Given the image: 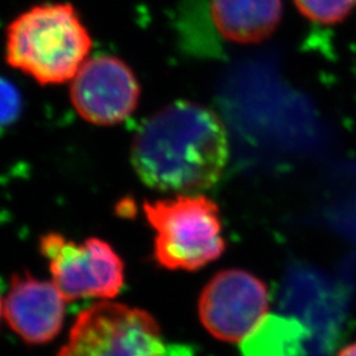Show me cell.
Listing matches in <instances>:
<instances>
[{
    "mask_svg": "<svg viewBox=\"0 0 356 356\" xmlns=\"http://www.w3.org/2000/svg\"><path fill=\"white\" fill-rule=\"evenodd\" d=\"M1 316H3V301L0 298V319H1Z\"/></svg>",
    "mask_w": 356,
    "mask_h": 356,
    "instance_id": "14",
    "label": "cell"
},
{
    "mask_svg": "<svg viewBox=\"0 0 356 356\" xmlns=\"http://www.w3.org/2000/svg\"><path fill=\"white\" fill-rule=\"evenodd\" d=\"M92 38L70 3H42L16 16L6 31V61L40 85H63L88 61Z\"/></svg>",
    "mask_w": 356,
    "mask_h": 356,
    "instance_id": "2",
    "label": "cell"
},
{
    "mask_svg": "<svg viewBox=\"0 0 356 356\" xmlns=\"http://www.w3.org/2000/svg\"><path fill=\"white\" fill-rule=\"evenodd\" d=\"M23 111V98L11 81L0 76V135L13 127Z\"/></svg>",
    "mask_w": 356,
    "mask_h": 356,
    "instance_id": "12",
    "label": "cell"
},
{
    "mask_svg": "<svg viewBox=\"0 0 356 356\" xmlns=\"http://www.w3.org/2000/svg\"><path fill=\"white\" fill-rule=\"evenodd\" d=\"M38 248L49 263L51 281L67 302L114 300L124 286V261L99 238L76 243L63 234L48 232L40 238Z\"/></svg>",
    "mask_w": 356,
    "mask_h": 356,
    "instance_id": "5",
    "label": "cell"
},
{
    "mask_svg": "<svg viewBox=\"0 0 356 356\" xmlns=\"http://www.w3.org/2000/svg\"><path fill=\"white\" fill-rule=\"evenodd\" d=\"M140 95L134 70L111 54L89 57L70 81V102L76 114L94 126L126 122L136 111Z\"/></svg>",
    "mask_w": 356,
    "mask_h": 356,
    "instance_id": "7",
    "label": "cell"
},
{
    "mask_svg": "<svg viewBox=\"0 0 356 356\" xmlns=\"http://www.w3.org/2000/svg\"><path fill=\"white\" fill-rule=\"evenodd\" d=\"M216 31L229 42L251 45L270 38L280 26L282 0H210Z\"/></svg>",
    "mask_w": 356,
    "mask_h": 356,
    "instance_id": "9",
    "label": "cell"
},
{
    "mask_svg": "<svg viewBox=\"0 0 356 356\" xmlns=\"http://www.w3.org/2000/svg\"><path fill=\"white\" fill-rule=\"evenodd\" d=\"M159 322L140 307L99 301L78 314L57 356H164Z\"/></svg>",
    "mask_w": 356,
    "mask_h": 356,
    "instance_id": "4",
    "label": "cell"
},
{
    "mask_svg": "<svg viewBox=\"0 0 356 356\" xmlns=\"http://www.w3.org/2000/svg\"><path fill=\"white\" fill-rule=\"evenodd\" d=\"M337 356H356V343L348 344Z\"/></svg>",
    "mask_w": 356,
    "mask_h": 356,
    "instance_id": "13",
    "label": "cell"
},
{
    "mask_svg": "<svg viewBox=\"0 0 356 356\" xmlns=\"http://www.w3.org/2000/svg\"><path fill=\"white\" fill-rule=\"evenodd\" d=\"M143 210L154 231L153 259L160 267L195 272L225 254L220 210L204 194L145 201Z\"/></svg>",
    "mask_w": 356,
    "mask_h": 356,
    "instance_id": "3",
    "label": "cell"
},
{
    "mask_svg": "<svg viewBox=\"0 0 356 356\" xmlns=\"http://www.w3.org/2000/svg\"><path fill=\"white\" fill-rule=\"evenodd\" d=\"M66 298L53 281L24 272L11 279L3 316L11 330L31 346L51 343L63 330Z\"/></svg>",
    "mask_w": 356,
    "mask_h": 356,
    "instance_id": "8",
    "label": "cell"
},
{
    "mask_svg": "<svg viewBox=\"0 0 356 356\" xmlns=\"http://www.w3.org/2000/svg\"><path fill=\"white\" fill-rule=\"evenodd\" d=\"M302 332L294 321L266 316L243 339V355L297 356Z\"/></svg>",
    "mask_w": 356,
    "mask_h": 356,
    "instance_id": "10",
    "label": "cell"
},
{
    "mask_svg": "<svg viewBox=\"0 0 356 356\" xmlns=\"http://www.w3.org/2000/svg\"><path fill=\"white\" fill-rule=\"evenodd\" d=\"M293 3L307 20L322 26L339 24L356 10V0H293Z\"/></svg>",
    "mask_w": 356,
    "mask_h": 356,
    "instance_id": "11",
    "label": "cell"
},
{
    "mask_svg": "<svg viewBox=\"0 0 356 356\" xmlns=\"http://www.w3.org/2000/svg\"><path fill=\"white\" fill-rule=\"evenodd\" d=\"M267 284L254 273L229 268L214 275L200 294L198 316L211 337L238 343L267 316Z\"/></svg>",
    "mask_w": 356,
    "mask_h": 356,
    "instance_id": "6",
    "label": "cell"
},
{
    "mask_svg": "<svg viewBox=\"0 0 356 356\" xmlns=\"http://www.w3.org/2000/svg\"><path fill=\"white\" fill-rule=\"evenodd\" d=\"M227 131L209 107L176 101L143 122L131 143V165L153 191L195 194L220 179L227 161Z\"/></svg>",
    "mask_w": 356,
    "mask_h": 356,
    "instance_id": "1",
    "label": "cell"
}]
</instances>
